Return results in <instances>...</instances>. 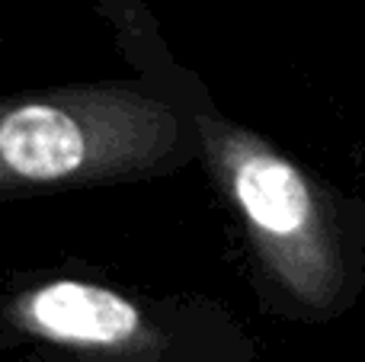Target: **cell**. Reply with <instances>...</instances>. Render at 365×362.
<instances>
[{
	"instance_id": "3957f363",
	"label": "cell",
	"mask_w": 365,
	"mask_h": 362,
	"mask_svg": "<svg viewBox=\"0 0 365 362\" xmlns=\"http://www.w3.org/2000/svg\"><path fill=\"white\" fill-rule=\"evenodd\" d=\"M26 362H257V340L202 295H145L81 276L26 282L0 308Z\"/></svg>"
},
{
	"instance_id": "6da1fadb",
	"label": "cell",
	"mask_w": 365,
	"mask_h": 362,
	"mask_svg": "<svg viewBox=\"0 0 365 362\" xmlns=\"http://www.w3.org/2000/svg\"><path fill=\"white\" fill-rule=\"evenodd\" d=\"M189 109L202 160L237 212L279 314L302 321L346 314L365 289L362 205L317 183L253 128L208 106Z\"/></svg>"
},
{
	"instance_id": "7a4b0ae2",
	"label": "cell",
	"mask_w": 365,
	"mask_h": 362,
	"mask_svg": "<svg viewBox=\"0 0 365 362\" xmlns=\"http://www.w3.org/2000/svg\"><path fill=\"white\" fill-rule=\"evenodd\" d=\"M202 157L192 109L151 83L100 81L23 93L0 113V192L138 183Z\"/></svg>"
}]
</instances>
